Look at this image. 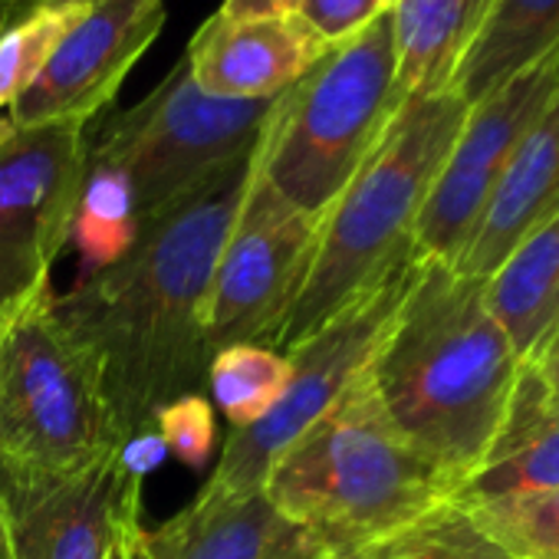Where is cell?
<instances>
[{
	"label": "cell",
	"instance_id": "7a4b0ae2",
	"mask_svg": "<svg viewBox=\"0 0 559 559\" xmlns=\"http://www.w3.org/2000/svg\"><path fill=\"white\" fill-rule=\"evenodd\" d=\"M520 369L484 304V280L421 257L369 379L405 441L457 487L493 438Z\"/></svg>",
	"mask_w": 559,
	"mask_h": 559
},
{
	"label": "cell",
	"instance_id": "6da1fadb",
	"mask_svg": "<svg viewBox=\"0 0 559 559\" xmlns=\"http://www.w3.org/2000/svg\"><path fill=\"white\" fill-rule=\"evenodd\" d=\"M257 148L139 224L132 247L57 297L63 323L96 353L119 431L155 425V415L207 395L214 359L207 317L221 247L243 201Z\"/></svg>",
	"mask_w": 559,
	"mask_h": 559
},
{
	"label": "cell",
	"instance_id": "d590c367",
	"mask_svg": "<svg viewBox=\"0 0 559 559\" xmlns=\"http://www.w3.org/2000/svg\"><path fill=\"white\" fill-rule=\"evenodd\" d=\"M0 112H4V109H0ZM11 129H14V126H11V119H8V116H0V139H4Z\"/></svg>",
	"mask_w": 559,
	"mask_h": 559
},
{
	"label": "cell",
	"instance_id": "5b68a950",
	"mask_svg": "<svg viewBox=\"0 0 559 559\" xmlns=\"http://www.w3.org/2000/svg\"><path fill=\"white\" fill-rule=\"evenodd\" d=\"M399 106L395 31L385 11L276 96L257 145V168L294 207L323 217Z\"/></svg>",
	"mask_w": 559,
	"mask_h": 559
},
{
	"label": "cell",
	"instance_id": "f546056e",
	"mask_svg": "<svg viewBox=\"0 0 559 559\" xmlns=\"http://www.w3.org/2000/svg\"><path fill=\"white\" fill-rule=\"evenodd\" d=\"M297 11V0H224L221 14L230 17H284Z\"/></svg>",
	"mask_w": 559,
	"mask_h": 559
},
{
	"label": "cell",
	"instance_id": "ba28073f",
	"mask_svg": "<svg viewBox=\"0 0 559 559\" xmlns=\"http://www.w3.org/2000/svg\"><path fill=\"white\" fill-rule=\"evenodd\" d=\"M421 253L412 250L385 270L369 290L343 307L330 323L297 343L290 353V379L273 408L250 428L230 431L204 487L217 493H257L270 467L336 399L369 369L385 330L392 326Z\"/></svg>",
	"mask_w": 559,
	"mask_h": 559
},
{
	"label": "cell",
	"instance_id": "e575fe53",
	"mask_svg": "<svg viewBox=\"0 0 559 559\" xmlns=\"http://www.w3.org/2000/svg\"><path fill=\"white\" fill-rule=\"evenodd\" d=\"M14 317H0V359H4V346H8V333H11V320Z\"/></svg>",
	"mask_w": 559,
	"mask_h": 559
},
{
	"label": "cell",
	"instance_id": "8992f818",
	"mask_svg": "<svg viewBox=\"0 0 559 559\" xmlns=\"http://www.w3.org/2000/svg\"><path fill=\"white\" fill-rule=\"evenodd\" d=\"M122 444L103 366L63 323L47 287L11 320L0 359V461L73 471Z\"/></svg>",
	"mask_w": 559,
	"mask_h": 559
},
{
	"label": "cell",
	"instance_id": "f1b7e54d",
	"mask_svg": "<svg viewBox=\"0 0 559 559\" xmlns=\"http://www.w3.org/2000/svg\"><path fill=\"white\" fill-rule=\"evenodd\" d=\"M266 559H333V552L310 533L280 520V530L266 549Z\"/></svg>",
	"mask_w": 559,
	"mask_h": 559
},
{
	"label": "cell",
	"instance_id": "83f0119b",
	"mask_svg": "<svg viewBox=\"0 0 559 559\" xmlns=\"http://www.w3.org/2000/svg\"><path fill=\"white\" fill-rule=\"evenodd\" d=\"M142 546H145V526H142V497H135L119 523H116V533L109 539V549H106V559H145L142 556Z\"/></svg>",
	"mask_w": 559,
	"mask_h": 559
},
{
	"label": "cell",
	"instance_id": "d6986e66",
	"mask_svg": "<svg viewBox=\"0 0 559 559\" xmlns=\"http://www.w3.org/2000/svg\"><path fill=\"white\" fill-rule=\"evenodd\" d=\"M493 0H392L399 96H435L451 80L477 37Z\"/></svg>",
	"mask_w": 559,
	"mask_h": 559
},
{
	"label": "cell",
	"instance_id": "9c48e42d",
	"mask_svg": "<svg viewBox=\"0 0 559 559\" xmlns=\"http://www.w3.org/2000/svg\"><path fill=\"white\" fill-rule=\"evenodd\" d=\"M86 126L47 122L0 139V317L53 287L86 185Z\"/></svg>",
	"mask_w": 559,
	"mask_h": 559
},
{
	"label": "cell",
	"instance_id": "ac0fdd59",
	"mask_svg": "<svg viewBox=\"0 0 559 559\" xmlns=\"http://www.w3.org/2000/svg\"><path fill=\"white\" fill-rule=\"evenodd\" d=\"M280 530L263 490L217 493L201 487L198 497L168 516L162 526L145 530V559H266Z\"/></svg>",
	"mask_w": 559,
	"mask_h": 559
},
{
	"label": "cell",
	"instance_id": "603a6c76",
	"mask_svg": "<svg viewBox=\"0 0 559 559\" xmlns=\"http://www.w3.org/2000/svg\"><path fill=\"white\" fill-rule=\"evenodd\" d=\"M135 234L139 221L126 181L112 168L93 165L86 155V185L73 224V237L83 253V276L116 263L132 247Z\"/></svg>",
	"mask_w": 559,
	"mask_h": 559
},
{
	"label": "cell",
	"instance_id": "9a60e30c",
	"mask_svg": "<svg viewBox=\"0 0 559 559\" xmlns=\"http://www.w3.org/2000/svg\"><path fill=\"white\" fill-rule=\"evenodd\" d=\"M552 487H559V395L533 366H523L493 438L451 500L474 513Z\"/></svg>",
	"mask_w": 559,
	"mask_h": 559
},
{
	"label": "cell",
	"instance_id": "3957f363",
	"mask_svg": "<svg viewBox=\"0 0 559 559\" xmlns=\"http://www.w3.org/2000/svg\"><path fill=\"white\" fill-rule=\"evenodd\" d=\"M464 116L467 103L451 90L399 106L369 158L320 217L304 284L270 349L290 353L415 250L418 214Z\"/></svg>",
	"mask_w": 559,
	"mask_h": 559
},
{
	"label": "cell",
	"instance_id": "277c9868",
	"mask_svg": "<svg viewBox=\"0 0 559 559\" xmlns=\"http://www.w3.org/2000/svg\"><path fill=\"white\" fill-rule=\"evenodd\" d=\"M454 484L392 425L369 369L270 467L273 513L333 559L448 500Z\"/></svg>",
	"mask_w": 559,
	"mask_h": 559
},
{
	"label": "cell",
	"instance_id": "7402d4cb",
	"mask_svg": "<svg viewBox=\"0 0 559 559\" xmlns=\"http://www.w3.org/2000/svg\"><path fill=\"white\" fill-rule=\"evenodd\" d=\"M290 379V359L260 343L217 349L207 366L211 405L227 418L230 431L257 425Z\"/></svg>",
	"mask_w": 559,
	"mask_h": 559
},
{
	"label": "cell",
	"instance_id": "8fae6325",
	"mask_svg": "<svg viewBox=\"0 0 559 559\" xmlns=\"http://www.w3.org/2000/svg\"><path fill=\"white\" fill-rule=\"evenodd\" d=\"M559 93V44L487 99L467 106L464 126L425 198L415 224V250L457 263L516 145Z\"/></svg>",
	"mask_w": 559,
	"mask_h": 559
},
{
	"label": "cell",
	"instance_id": "4316f807",
	"mask_svg": "<svg viewBox=\"0 0 559 559\" xmlns=\"http://www.w3.org/2000/svg\"><path fill=\"white\" fill-rule=\"evenodd\" d=\"M392 11V0H297V17L326 44H346L362 34L376 17Z\"/></svg>",
	"mask_w": 559,
	"mask_h": 559
},
{
	"label": "cell",
	"instance_id": "e0dca14e",
	"mask_svg": "<svg viewBox=\"0 0 559 559\" xmlns=\"http://www.w3.org/2000/svg\"><path fill=\"white\" fill-rule=\"evenodd\" d=\"M484 304L523 366L559 330V214L530 230L484 280Z\"/></svg>",
	"mask_w": 559,
	"mask_h": 559
},
{
	"label": "cell",
	"instance_id": "836d02e7",
	"mask_svg": "<svg viewBox=\"0 0 559 559\" xmlns=\"http://www.w3.org/2000/svg\"><path fill=\"white\" fill-rule=\"evenodd\" d=\"M24 4H27V0H0V27H4Z\"/></svg>",
	"mask_w": 559,
	"mask_h": 559
},
{
	"label": "cell",
	"instance_id": "1f68e13d",
	"mask_svg": "<svg viewBox=\"0 0 559 559\" xmlns=\"http://www.w3.org/2000/svg\"><path fill=\"white\" fill-rule=\"evenodd\" d=\"M0 559H17V552H14V543H11V533H8L4 510H0Z\"/></svg>",
	"mask_w": 559,
	"mask_h": 559
},
{
	"label": "cell",
	"instance_id": "52a82bcc",
	"mask_svg": "<svg viewBox=\"0 0 559 559\" xmlns=\"http://www.w3.org/2000/svg\"><path fill=\"white\" fill-rule=\"evenodd\" d=\"M273 103L207 96L181 57L162 86L99 129L96 142H90V162L112 168L126 181L142 224L217 168L250 155L260 145Z\"/></svg>",
	"mask_w": 559,
	"mask_h": 559
},
{
	"label": "cell",
	"instance_id": "d4e9b609",
	"mask_svg": "<svg viewBox=\"0 0 559 559\" xmlns=\"http://www.w3.org/2000/svg\"><path fill=\"white\" fill-rule=\"evenodd\" d=\"M471 516L510 559H559V487Z\"/></svg>",
	"mask_w": 559,
	"mask_h": 559
},
{
	"label": "cell",
	"instance_id": "30bf717a",
	"mask_svg": "<svg viewBox=\"0 0 559 559\" xmlns=\"http://www.w3.org/2000/svg\"><path fill=\"white\" fill-rule=\"evenodd\" d=\"M320 217L294 207L260 175L257 158L217 257L207 336L211 349L270 346L304 284Z\"/></svg>",
	"mask_w": 559,
	"mask_h": 559
},
{
	"label": "cell",
	"instance_id": "ffe728a7",
	"mask_svg": "<svg viewBox=\"0 0 559 559\" xmlns=\"http://www.w3.org/2000/svg\"><path fill=\"white\" fill-rule=\"evenodd\" d=\"M556 44L559 0H493L451 80V93L474 106L546 57Z\"/></svg>",
	"mask_w": 559,
	"mask_h": 559
},
{
	"label": "cell",
	"instance_id": "4dcf8cb0",
	"mask_svg": "<svg viewBox=\"0 0 559 559\" xmlns=\"http://www.w3.org/2000/svg\"><path fill=\"white\" fill-rule=\"evenodd\" d=\"M533 369L546 379V385L559 395V330L552 333V340L543 346V353L536 356Z\"/></svg>",
	"mask_w": 559,
	"mask_h": 559
},
{
	"label": "cell",
	"instance_id": "7c38bea8",
	"mask_svg": "<svg viewBox=\"0 0 559 559\" xmlns=\"http://www.w3.org/2000/svg\"><path fill=\"white\" fill-rule=\"evenodd\" d=\"M165 27V0H76L40 76L8 109L14 129L99 116Z\"/></svg>",
	"mask_w": 559,
	"mask_h": 559
},
{
	"label": "cell",
	"instance_id": "5bb4252c",
	"mask_svg": "<svg viewBox=\"0 0 559 559\" xmlns=\"http://www.w3.org/2000/svg\"><path fill=\"white\" fill-rule=\"evenodd\" d=\"M326 50L297 14L230 17L217 11L191 37L185 63L207 96L260 103L284 96Z\"/></svg>",
	"mask_w": 559,
	"mask_h": 559
},
{
	"label": "cell",
	"instance_id": "4fadbf2b",
	"mask_svg": "<svg viewBox=\"0 0 559 559\" xmlns=\"http://www.w3.org/2000/svg\"><path fill=\"white\" fill-rule=\"evenodd\" d=\"M142 497L122 451L73 471L0 461V510L17 559H106L122 510Z\"/></svg>",
	"mask_w": 559,
	"mask_h": 559
},
{
	"label": "cell",
	"instance_id": "d6a6232c",
	"mask_svg": "<svg viewBox=\"0 0 559 559\" xmlns=\"http://www.w3.org/2000/svg\"><path fill=\"white\" fill-rule=\"evenodd\" d=\"M57 4H73V0H27V4H24V8H21V11H17V14H14L11 21H8V24H14V21H21L24 14H31V11H37V8H57ZM8 24H4V27H8Z\"/></svg>",
	"mask_w": 559,
	"mask_h": 559
},
{
	"label": "cell",
	"instance_id": "484cf974",
	"mask_svg": "<svg viewBox=\"0 0 559 559\" xmlns=\"http://www.w3.org/2000/svg\"><path fill=\"white\" fill-rule=\"evenodd\" d=\"M165 451L188 467H204L217 444V415L207 395H185L155 415Z\"/></svg>",
	"mask_w": 559,
	"mask_h": 559
},
{
	"label": "cell",
	"instance_id": "cb8c5ba5",
	"mask_svg": "<svg viewBox=\"0 0 559 559\" xmlns=\"http://www.w3.org/2000/svg\"><path fill=\"white\" fill-rule=\"evenodd\" d=\"M76 11L73 4L37 8L21 21L0 27V109H11L40 76L50 53L63 40Z\"/></svg>",
	"mask_w": 559,
	"mask_h": 559
},
{
	"label": "cell",
	"instance_id": "44dd1931",
	"mask_svg": "<svg viewBox=\"0 0 559 559\" xmlns=\"http://www.w3.org/2000/svg\"><path fill=\"white\" fill-rule=\"evenodd\" d=\"M336 559H510L451 497Z\"/></svg>",
	"mask_w": 559,
	"mask_h": 559
},
{
	"label": "cell",
	"instance_id": "2e32d148",
	"mask_svg": "<svg viewBox=\"0 0 559 559\" xmlns=\"http://www.w3.org/2000/svg\"><path fill=\"white\" fill-rule=\"evenodd\" d=\"M559 214V93L516 145L484 217L454 270L487 280L497 263L539 224Z\"/></svg>",
	"mask_w": 559,
	"mask_h": 559
}]
</instances>
